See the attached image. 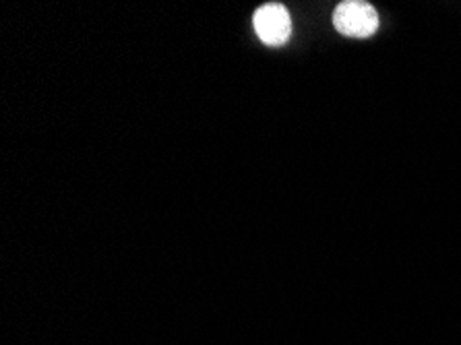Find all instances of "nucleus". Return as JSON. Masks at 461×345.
Segmentation results:
<instances>
[{
	"label": "nucleus",
	"mask_w": 461,
	"mask_h": 345,
	"mask_svg": "<svg viewBox=\"0 0 461 345\" xmlns=\"http://www.w3.org/2000/svg\"><path fill=\"white\" fill-rule=\"evenodd\" d=\"M333 25L346 38L365 40L379 30V13L366 0H344L335 6Z\"/></svg>",
	"instance_id": "nucleus-1"
},
{
	"label": "nucleus",
	"mask_w": 461,
	"mask_h": 345,
	"mask_svg": "<svg viewBox=\"0 0 461 345\" xmlns=\"http://www.w3.org/2000/svg\"><path fill=\"white\" fill-rule=\"evenodd\" d=\"M253 23L258 40L267 46H284L292 35V17L288 9L279 3L258 6Z\"/></svg>",
	"instance_id": "nucleus-2"
}]
</instances>
